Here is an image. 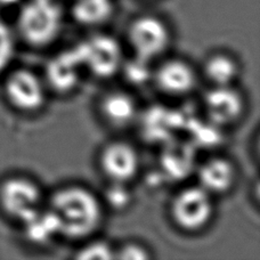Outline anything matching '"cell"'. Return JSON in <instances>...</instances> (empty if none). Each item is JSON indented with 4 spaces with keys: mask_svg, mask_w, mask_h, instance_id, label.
<instances>
[{
    "mask_svg": "<svg viewBox=\"0 0 260 260\" xmlns=\"http://www.w3.org/2000/svg\"><path fill=\"white\" fill-rule=\"evenodd\" d=\"M85 71L76 47L63 50L49 58L45 69V83L48 89L68 95L76 90Z\"/></svg>",
    "mask_w": 260,
    "mask_h": 260,
    "instance_id": "obj_10",
    "label": "cell"
},
{
    "mask_svg": "<svg viewBox=\"0 0 260 260\" xmlns=\"http://www.w3.org/2000/svg\"><path fill=\"white\" fill-rule=\"evenodd\" d=\"M14 55V40L11 32L0 23V72L11 63Z\"/></svg>",
    "mask_w": 260,
    "mask_h": 260,
    "instance_id": "obj_20",
    "label": "cell"
},
{
    "mask_svg": "<svg viewBox=\"0 0 260 260\" xmlns=\"http://www.w3.org/2000/svg\"><path fill=\"white\" fill-rule=\"evenodd\" d=\"M81 260H108L114 259V249L104 241H96L86 244L76 254Z\"/></svg>",
    "mask_w": 260,
    "mask_h": 260,
    "instance_id": "obj_18",
    "label": "cell"
},
{
    "mask_svg": "<svg viewBox=\"0 0 260 260\" xmlns=\"http://www.w3.org/2000/svg\"><path fill=\"white\" fill-rule=\"evenodd\" d=\"M152 76L159 90L171 97L191 94L198 83L194 68L180 58H169L162 62L153 71Z\"/></svg>",
    "mask_w": 260,
    "mask_h": 260,
    "instance_id": "obj_11",
    "label": "cell"
},
{
    "mask_svg": "<svg viewBox=\"0 0 260 260\" xmlns=\"http://www.w3.org/2000/svg\"><path fill=\"white\" fill-rule=\"evenodd\" d=\"M203 108L209 122L219 128L230 127L242 118L245 102L234 86H212L204 95Z\"/></svg>",
    "mask_w": 260,
    "mask_h": 260,
    "instance_id": "obj_9",
    "label": "cell"
},
{
    "mask_svg": "<svg viewBox=\"0 0 260 260\" xmlns=\"http://www.w3.org/2000/svg\"><path fill=\"white\" fill-rule=\"evenodd\" d=\"M44 194L38 184L26 177H12L0 187L4 211L21 222L43 208Z\"/></svg>",
    "mask_w": 260,
    "mask_h": 260,
    "instance_id": "obj_6",
    "label": "cell"
},
{
    "mask_svg": "<svg viewBox=\"0 0 260 260\" xmlns=\"http://www.w3.org/2000/svg\"><path fill=\"white\" fill-rule=\"evenodd\" d=\"M102 173L111 183L127 184L141 169V156L130 143L114 141L104 146L100 154Z\"/></svg>",
    "mask_w": 260,
    "mask_h": 260,
    "instance_id": "obj_8",
    "label": "cell"
},
{
    "mask_svg": "<svg viewBox=\"0 0 260 260\" xmlns=\"http://www.w3.org/2000/svg\"><path fill=\"white\" fill-rule=\"evenodd\" d=\"M100 111L105 121L115 128H126L138 117L136 101L123 90H112L104 95L101 100Z\"/></svg>",
    "mask_w": 260,
    "mask_h": 260,
    "instance_id": "obj_13",
    "label": "cell"
},
{
    "mask_svg": "<svg viewBox=\"0 0 260 260\" xmlns=\"http://www.w3.org/2000/svg\"><path fill=\"white\" fill-rule=\"evenodd\" d=\"M162 168L171 179H178L189 174L194 165L191 146L183 143L168 144L161 157Z\"/></svg>",
    "mask_w": 260,
    "mask_h": 260,
    "instance_id": "obj_16",
    "label": "cell"
},
{
    "mask_svg": "<svg viewBox=\"0 0 260 260\" xmlns=\"http://www.w3.org/2000/svg\"><path fill=\"white\" fill-rule=\"evenodd\" d=\"M236 178L238 171L234 164L224 156L209 157L198 168V185L212 197L230 192Z\"/></svg>",
    "mask_w": 260,
    "mask_h": 260,
    "instance_id": "obj_12",
    "label": "cell"
},
{
    "mask_svg": "<svg viewBox=\"0 0 260 260\" xmlns=\"http://www.w3.org/2000/svg\"><path fill=\"white\" fill-rule=\"evenodd\" d=\"M128 44L135 56L151 62L166 53L170 45V30L161 18L139 16L128 27Z\"/></svg>",
    "mask_w": 260,
    "mask_h": 260,
    "instance_id": "obj_5",
    "label": "cell"
},
{
    "mask_svg": "<svg viewBox=\"0 0 260 260\" xmlns=\"http://www.w3.org/2000/svg\"><path fill=\"white\" fill-rule=\"evenodd\" d=\"M151 62L144 61L142 58L135 56V59L130 63L122 64L121 70H124L127 73L128 80L135 83H144L148 78H151V70L147 69V65Z\"/></svg>",
    "mask_w": 260,
    "mask_h": 260,
    "instance_id": "obj_19",
    "label": "cell"
},
{
    "mask_svg": "<svg viewBox=\"0 0 260 260\" xmlns=\"http://www.w3.org/2000/svg\"><path fill=\"white\" fill-rule=\"evenodd\" d=\"M150 258L151 253L148 252V250L138 243H126L119 249L114 250V259L145 260Z\"/></svg>",
    "mask_w": 260,
    "mask_h": 260,
    "instance_id": "obj_22",
    "label": "cell"
},
{
    "mask_svg": "<svg viewBox=\"0 0 260 260\" xmlns=\"http://www.w3.org/2000/svg\"><path fill=\"white\" fill-rule=\"evenodd\" d=\"M63 14L56 0H29L18 16V30L27 44L46 47L61 34Z\"/></svg>",
    "mask_w": 260,
    "mask_h": 260,
    "instance_id": "obj_2",
    "label": "cell"
},
{
    "mask_svg": "<svg viewBox=\"0 0 260 260\" xmlns=\"http://www.w3.org/2000/svg\"><path fill=\"white\" fill-rule=\"evenodd\" d=\"M215 215L213 197L200 185L182 188L170 204V217L175 225L186 233L203 231Z\"/></svg>",
    "mask_w": 260,
    "mask_h": 260,
    "instance_id": "obj_3",
    "label": "cell"
},
{
    "mask_svg": "<svg viewBox=\"0 0 260 260\" xmlns=\"http://www.w3.org/2000/svg\"><path fill=\"white\" fill-rule=\"evenodd\" d=\"M126 184L112 183L108 192H106V202L113 209H123L128 206L130 195L128 189L124 186Z\"/></svg>",
    "mask_w": 260,
    "mask_h": 260,
    "instance_id": "obj_21",
    "label": "cell"
},
{
    "mask_svg": "<svg viewBox=\"0 0 260 260\" xmlns=\"http://www.w3.org/2000/svg\"><path fill=\"white\" fill-rule=\"evenodd\" d=\"M47 89L44 79L27 69L14 71L5 86L11 104L25 113H34L44 108L47 101Z\"/></svg>",
    "mask_w": 260,
    "mask_h": 260,
    "instance_id": "obj_7",
    "label": "cell"
},
{
    "mask_svg": "<svg viewBox=\"0 0 260 260\" xmlns=\"http://www.w3.org/2000/svg\"><path fill=\"white\" fill-rule=\"evenodd\" d=\"M85 71L99 79L117 74L123 64V50L119 41L109 35H95L76 46Z\"/></svg>",
    "mask_w": 260,
    "mask_h": 260,
    "instance_id": "obj_4",
    "label": "cell"
},
{
    "mask_svg": "<svg viewBox=\"0 0 260 260\" xmlns=\"http://www.w3.org/2000/svg\"><path fill=\"white\" fill-rule=\"evenodd\" d=\"M18 3V0H0V7H9Z\"/></svg>",
    "mask_w": 260,
    "mask_h": 260,
    "instance_id": "obj_23",
    "label": "cell"
},
{
    "mask_svg": "<svg viewBox=\"0 0 260 260\" xmlns=\"http://www.w3.org/2000/svg\"><path fill=\"white\" fill-rule=\"evenodd\" d=\"M26 240L36 245H45L61 235L56 217L48 207H43L22 221Z\"/></svg>",
    "mask_w": 260,
    "mask_h": 260,
    "instance_id": "obj_14",
    "label": "cell"
},
{
    "mask_svg": "<svg viewBox=\"0 0 260 260\" xmlns=\"http://www.w3.org/2000/svg\"><path fill=\"white\" fill-rule=\"evenodd\" d=\"M48 208L56 217L59 233L72 240L89 238L100 229L104 218L101 199L81 185L58 188L50 197Z\"/></svg>",
    "mask_w": 260,
    "mask_h": 260,
    "instance_id": "obj_1",
    "label": "cell"
},
{
    "mask_svg": "<svg viewBox=\"0 0 260 260\" xmlns=\"http://www.w3.org/2000/svg\"><path fill=\"white\" fill-rule=\"evenodd\" d=\"M203 72L212 86H233L240 74V64L230 54L216 53L206 59Z\"/></svg>",
    "mask_w": 260,
    "mask_h": 260,
    "instance_id": "obj_15",
    "label": "cell"
},
{
    "mask_svg": "<svg viewBox=\"0 0 260 260\" xmlns=\"http://www.w3.org/2000/svg\"><path fill=\"white\" fill-rule=\"evenodd\" d=\"M113 13L112 0H77L72 15L79 24L99 25L109 20Z\"/></svg>",
    "mask_w": 260,
    "mask_h": 260,
    "instance_id": "obj_17",
    "label": "cell"
}]
</instances>
